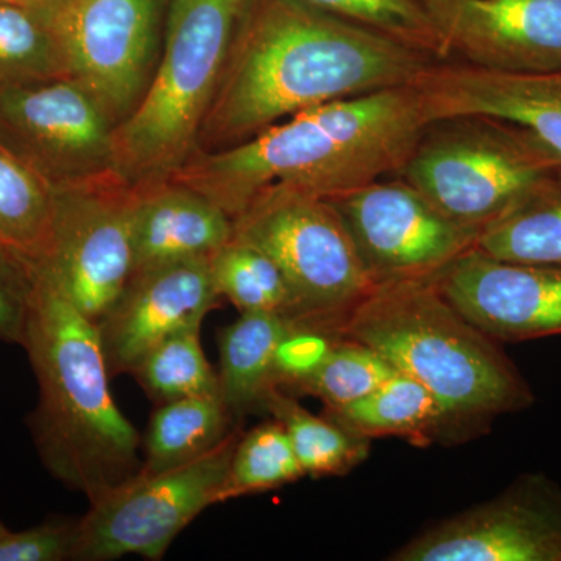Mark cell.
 Segmentation results:
<instances>
[{
    "label": "cell",
    "instance_id": "7a4b0ae2",
    "mask_svg": "<svg viewBox=\"0 0 561 561\" xmlns=\"http://www.w3.org/2000/svg\"><path fill=\"white\" fill-rule=\"evenodd\" d=\"M427 122L411 84L301 111L230 149L197 151L169 176L232 220L272 190L339 197L398 175Z\"/></svg>",
    "mask_w": 561,
    "mask_h": 561
},
{
    "label": "cell",
    "instance_id": "d590c367",
    "mask_svg": "<svg viewBox=\"0 0 561 561\" xmlns=\"http://www.w3.org/2000/svg\"><path fill=\"white\" fill-rule=\"evenodd\" d=\"M5 530H7V527H5V526H3V524H2V523H0V535H2V534H3V531H5Z\"/></svg>",
    "mask_w": 561,
    "mask_h": 561
},
{
    "label": "cell",
    "instance_id": "2e32d148",
    "mask_svg": "<svg viewBox=\"0 0 561 561\" xmlns=\"http://www.w3.org/2000/svg\"><path fill=\"white\" fill-rule=\"evenodd\" d=\"M209 261L173 262L133 273L119 298L98 321L111 375L133 373L165 339L202 327L221 298Z\"/></svg>",
    "mask_w": 561,
    "mask_h": 561
},
{
    "label": "cell",
    "instance_id": "d6986e66",
    "mask_svg": "<svg viewBox=\"0 0 561 561\" xmlns=\"http://www.w3.org/2000/svg\"><path fill=\"white\" fill-rule=\"evenodd\" d=\"M290 321L279 313L245 312L220 331V398L234 423L264 411L276 348Z\"/></svg>",
    "mask_w": 561,
    "mask_h": 561
},
{
    "label": "cell",
    "instance_id": "4fadbf2b",
    "mask_svg": "<svg viewBox=\"0 0 561 561\" xmlns=\"http://www.w3.org/2000/svg\"><path fill=\"white\" fill-rule=\"evenodd\" d=\"M393 561H561V485L524 474L493 500L443 519Z\"/></svg>",
    "mask_w": 561,
    "mask_h": 561
},
{
    "label": "cell",
    "instance_id": "d4e9b609",
    "mask_svg": "<svg viewBox=\"0 0 561 561\" xmlns=\"http://www.w3.org/2000/svg\"><path fill=\"white\" fill-rule=\"evenodd\" d=\"M209 264L220 297L241 313L272 312L294 320L295 305L287 280L264 251L232 238Z\"/></svg>",
    "mask_w": 561,
    "mask_h": 561
},
{
    "label": "cell",
    "instance_id": "30bf717a",
    "mask_svg": "<svg viewBox=\"0 0 561 561\" xmlns=\"http://www.w3.org/2000/svg\"><path fill=\"white\" fill-rule=\"evenodd\" d=\"M160 0H65L47 9L70 79L114 127L142 98L160 58Z\"/></svg>",
    "mask_w": 561,
    "mask_h": 561
},
{
    "label": "cell",
    "instance_id": "836d02e7",
    "mask_svg": "<svg viewBox=\"0 0 561 561\" xmlns=\"http://www.w3.org/2000/svg\"><path fill=\"white\" fill-rule=\"evenodd\" d=\"M0 3H14V5L28 7V9L47 10L43 0H0Z\"/></svg>",
    "mask_w": 561,
    "mask_h": 561
},
{
    "label": "cell",
    "instance_id": "9a60e30c",
    "mask_svg": "<svg viewBox=\"0 0 561 561\" xmlns=\"http://www.w3.org/2000/svg\"><path fill=\"white\" fill-rule=\"evenodd\" d=\"M431 279L449 305L493 341L561 335V267L494 260L472 249Z\"/></svg>",
    "mask_w": 561,
    "mask_h": 561
},
{
    "label": "cell",
    "instance_id": "83f0119b",
    "mask_svg": "<svg viewBox=\"0 0 561 561\" xmlns=\"http://www.w3.org/2000/svg\"><path fill=\"white\" fill-rule=\"evenodd\" d=\"M305 476L283 424L268 421L236 443L220 502L276 490Z\"/></svg>",
    "mask_w": 561,
    "mask_h": 561
},
{
    "label": "cell",
    "instance_id": "e575fe53",
    "mask_svg": "<svg viewBox=\"0 0 561 561\" xmlns=\"http://www.w3.org/2000/svg\"><path fill=\"white\" fill-rule=\"evenodd\" d=\"M61 2H65V0H43V3L47 9H51V7L58 5V3Z\"/></svg>",
    "mask_w": 561,
    "mask_h": 561
},
{
    "label": "cell",
    "instance_id": "603a6c76",
    "mask_svg": "<svg viewBox=\"0 0 561 561\" xmlns=\"http://www.w3.org/2000/svg\"><path fill=\"white\" fill-rule=\"evenodd\" d=\"M474 249L494 260L561 267V173L482 228Z\"/></svg>",
    "mask_w": 561,
    "mask_h": 561
},
{
    "label": "cell",
    "instance_id": "484cf974",
    "mask_svg": "<svg viewBox=\"0 0 561 561\" xmlns=\"http://www.w3.org/2000/svg\"><path fill=\"white\" fill-rule=\"evenodd\" d=\"M69 77L47 10L0 3V88Z\"/></svg>",
    "mask_w": 561,
    "mask_h": 561
},
{
    "label": "cell",
    "instance_id": "f1b7e54d",
    "mask_svg": "<svg viewBox=\"0 0 561 561\" xmlns=\"http://www.w3.org/2000/svg\"><path fill=\"white\" fill-rule=\"evenodd\" d=\"M305 5L341 18L368 31L448 61L440 33L420 0H298Z\"/></svg>",
    "mask_w": 561,
    "mask_h": 561
},
{
    "label": "cell",
    "instance_id": "cb8c5ba5",
    "mask_svg": "<svg viewBox=\"0 0 561 561\" xmlns=\"http://www.w3.org/2000/svg\"><path fill=\"white\" fill-rule=\"evenodd\" d=\"M264 411L283 424L306 476L348 474L370 453L371 440L351 434L328 416L312 415L290 391L273 387L265 398Z\"/></svg>",
    "mask_w": 561,
    "mask_h": 561
},
{
    "label": "cell",
    "instance_id": "44dd1931",
    "mask_svg": "<svg viewBox=\"0 0 561 561\" xmlns=\"http://www.w3.org/2000/svg\"><path fill=\"white\" fill-rule=\"evenodd\" d=\"M220 394L162 402L142 438V468L153 474L190 463L220 445L234 431Z\"/></svg>",
    "mask_w": 561,
    "mask_h": 561
},
{
    "label": "cell",
    "instance_id": "6da1fadb",
    "mask_svg": "<svg viewBox=\"0 0 561 561\" xmlns=\"http://www.w3.org/2000/svg\"><path fill=\"white\" fill-rule=\"evenodd\" d=\"M435 62L298 0H242L197 151L230 149L323 103L411 84Z\"/></svg>",
    "mask_w": 561,
    "mask_h": 561
},
{
    "label": "cell",
    "instance_id": "ac0fdd59",
    "mask_svg": "<svg viewBox=\"0 0 561 561\" xmlns=\"http://www.w3.org/2000/svg\"><path fill=\"white\" fill-rule=\"evenodd\" d=\"M232 232L231 217L184 184L168 179L131 186L133 273L210 260Z\"/></svg>",
    "mask_w": 561,
    "mask_h": 561
},
{
    "label": "cell",
    "instance_id": "52a82bcc",
    "mask_svg": "<svg viewBox=\"0 0 561 561\" xmlns=\"http://www.w3.org/2000/svg\"><path fill=\"white\" fill-rule=\"evenodd\" d=\"M232 224V238L264 251L283 272L294 298V321L337 332L346 313L375 286L328 198L267 191Z\"/></svg>",
    "mask_w": 561,
    "mask_h": 561
},
{
    "label": "cell",
    "instance_id": "7c38bea8",
    "mask_svg": "<svg viewBox=\"0 0 561 561\" xmlns=\"http://www.w3.org/2000/svg\"><path fill=\"white\" fill-rule=\"evenodd\" d=\"M113 133L108 114L70 77L0 88V139L54 187L116 173Z\"/></svg>",
    "mask_w": 561,
    "mask_h": 561
},
{
    "label": "cell",
    "instance_id": "4dcf8cb0",
    "mask_svg": "<svg viewBox=\"0 0 561 561\" xmlns=\"http://www.w3.org/2000/svg\"><path fill=\"white\" fill-rule=\"evenodd\" d=\"M341 339L337 332L327 328L291 320L289 330L276 348L273 387L295 391L302 381L319 370Z\"/></svg>",
    "mask_w": 561,
    "mask_h": 561
},
{
    "label": "cell",
    "instance_id": "ba28073f",
    "mask_svg": "<svg viewBox=\"0 0 561 561\" xmlns=\"http://www.w3.org/2000/svg\"><path fill=\"white\" fill-rule=\"evenodd\" d=\"M238 430L213 451L172 470L144 474L90 504L79 519L76 561H111L127 556L158 561L181 531L220 496Z\"/></svg>",
    "mask_w": 561,
    "mask_h": 561
},
{
    "label": "cell",
    "instance_id": "e0dca14e",
    "mask_svg": "<svg viewBox=\"0 0 561 561\" xmlns=\"http://www.w3.org/2000/svg\"><path fill=\"white\" fill-rule=\"evenodd\" d=\"M413 87L430 124L453 117H496L527 128L561 158V69L511 73L438 61Z\"/></svg>",
    "mask_w": 561,
    "mask_h": 561
},
{
    "label": "cell",
    "instance_id": "3957f363",
    "mask_svg": "<svg viewBox=\"0 0 561 561\" xmlns=\"http://www.w3.org/2000/svg\"><path fill=\"white\" fill-rule=\"evenodd\" d=\"M22 348L39 391L28 430L51 478L90 504L135 478L142 437L114 401L98 323L36 267Z\"/></svg>",
    "mask_w": 561,
    "mask_h": 561
},
{
    "label": "cell",
    "instance_id": "277c9868",
    "mask_svg": "<svg viewBox=\"0 0 561 561\" xmlns=\"http://www.w3.org/2000/svg\"><path fill=\"white\" fill-rule=\"evenodd\" d=\"M437 398L457 432L535 402L526 378L501 343L483 334L431 278L376 283L339 324Z\"/></svg>",
    "mask_w": 561,
    "mask_h": 561
},
{
    "label": "cell",
    "instance_id": "f546056e",
    "mask_svg": "<svg viewBox=\"0 0 561 561\" xmlns=\"http://www.w3.org/2000/svg\"><path fill=\"white\" fill-rule=\"evenodd\" d=\"M397 373L375 350L341 339L319 370L295 391L312 394L327 405V411H334L367 397Z\"/></svg>",
    "mask_w": 561,
    "mask_h": 561
},
{
    "label": "cell",
    "instance_id": "ffe728a7",
    "mask_svg": "<svg viewBox=\"0 0 561 561\" xmlns=\"http://www.w3.org/2000/svg\"><path fill=\"white\" fill-rule=\"evenodd\" d=\"M324 416L357 437H401L430 443L457 432L448 413L423 383L398 371L367 397L324 412Z\"/></svg>",
    "mask_w": 561,
    "mask_h": 561
},
{
    "label": "cell",
    "instance_id": "9c48e42d",
    "mask_svg": "<svg viewBox=\"0 0 561 561\" xmlns=\"http://www.w3.org/2000/svg\"><path fill=\"white\" fill-rule=\"evenodd\" d=\"M131 186L117 173L55 187L43 275L95 321L108 312L133 275Z\"/></svg>",
    "mask_w": 561,
    "mask_h": 561
},
{
    "label": "cell",
    "instance_id": "4316f807",
    "mask_svg": "<svg viewBox=\"0 0 561 561\" xmlns=\"http://www.w3.org/2000/svg\"><path fill=\"white\" fill-rule=\"evenodd\" d=\"M202 327L186 328L154 346L131 375L158 404L220 394L219 376L203 351Z\"/></svg>",
    "mask_w": 561,
    "mask_h": 561
},
{
    "label": "cell",
    "instance_id": "d6a6232c",
    "mask_svg": "<svg viewBox=\"0 0 561 561\" xmlns=\"http://www.w3.org/2000/svg\"><path fill=\"white\" fill-rule=\"evenodd\" d=\"M33 289L35 265L0 249V342L24 343Z\"/></svg>",
    "mask_w": 561,
    "mask_h": 561
},
{
    "label": "cell",
    "instance_id": "8fae6325",
    "mask_svg": "<svg viewBox=\"0 0 561 561\" xmlns=\"http://www.w3.org/2000/svg\"><path fill=\"white\" fill-rule=\"evenodd\" d=\"M328 201L345 221L375 284L432 278L478 241L479 230L446 216L400 175Z\"/></svg>",
    "mask_w": 561,
    "mask_h": 561
},
{
    "label": "cell",
    "instance_id": "1f68e13d",
    "mask_svg": "<svg viewBox=\"0 0 561 561\" xmlns=\"http://www.w3.org/2000/svg\"><path fill=\"white\" fill-rule=\"evenodd\" d=\"M79 519H44L31 529L0 535V561H65L73 559Z\"/></svg>",
    "mask_w": 561,
    "mask_h": 561
},
{
    "label": "cell",
    "instance_id": "7402d4cb",
    "mask_svg": "<svg viewBox=\"0 0 561 561\" xmlns=\"http://www.w3.org/2000/svg\"><path fill=\"white\" fill-rule=\"evenodd\" d=\"M55 187L0 139V249L31 264L49 250Z\"/></svg>",
    "mask_w": 561,
    "mask_h": 561
},
{
    "label": "cell",
    "instance_id": "5b68a950",
    "mask_svg": "<svg viewBox=\"0 0 561 561\" xmlns=\"http://www.w3.org/2000/svg\"><path fill=\"white\" fill-rule=\"evenodd\" d=\"M242 0H169L153 76L113 133V169L130 186L168 180L197 151Z\"/></svg>",
    "mask_w": 561,
    "mask_h": 561
},
{
    "label": "cell",
    "instance_id": "8992f818",
    "mask_svg": "<svg viewBox=\"0 0 561 561\" xmlns=\"http://www.w3.org/2000/svg\"><path fill=\"white\" fill-rule=\"evenodd\" d=\"M560 173L561 158L522 125L465 116L427 125L398 175L481 232Z\"/></svg>",
    "mask_w": 561,
    "mask_h": 561
},
{
    "label": "cell",
    "instance_id": "5bb4252c",
    "mask_svg": "<svg viewBox=\"0 0 561 561\" xmlns=\"http://www.w3.org/2000/svg\"><path fill=\"white\" fill-rule=\"evenodd\" d=\"M449 60L511 73L561 69V0H420Z\"/></svg>",
    "mask_w": 561,
    "mask_h": 561
}]
</instances>
